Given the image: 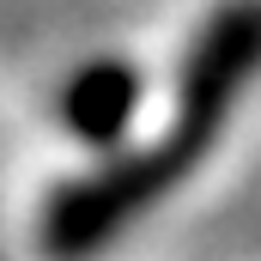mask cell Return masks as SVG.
I'll use <instances>...</instances> for the list:
<instances>
[{
	"label": "cell",
	"instance_id": "2",
	"mask_svg": "<svg viewBox=\"0 0 261 261\" xmlns=\"http://www.w3.org/2000/svg\"><path fill=\"white\" fill-rule=\"evenodd\" d=\"M255 73H261V0H225L182 55L164 134H176L195 158H206L219 146V134L231 128L237 103L249 97Z\"/></svg>",
	"mask_w": 261,
	"mask_h": 261
},
{
	"label": "cell",
	"instance_id": "1",
	"mask_svg": "<svg viewBox=\"0 0 261 261\" xmlns=\"http://www.w3.org/2000/svg\"><path fill=\"white\" fill-rule=\"evenodd\" d=\"M195 164H200L195 152H189L176 134H164V140L140 146V152L103 164V170H91V176H73V182L55 189L49 206H43V255L49 261H91V255H103V249H110L116 237H128L164 195H176Z\"/></svg>",
	"mask_w": 261,
	"mask_h": 261
},
{
	"label": "cell",
	"instance_id": "3",
	"mask_svg": "<svg viewBox=\"0 0 261 261\" xmlns=\"http://www.w3.org/2000/svg\"><path fill=\"white\" fill-rule=\"evenodd\" d=\"M140 110V67L122 55H97V61L73 67L61 85V128L97 152L122 146Z\"/></svg>",
	"mask_w": 261,
	"mask_h": 261
}]
</instances>
